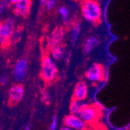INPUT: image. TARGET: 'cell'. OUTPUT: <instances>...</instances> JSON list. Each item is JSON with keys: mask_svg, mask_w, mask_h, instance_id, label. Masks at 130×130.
<instances>
[{"mask_svg": "<svg viewBox=\"0 0 130 130\" xmlns=\"http://www.w3.org/2000/svg\"><path fill=\"white\" fill-rule=\"evenodd\" d=\"M81 10L84 17L92 23H98L101 18V8L94 0H83Z\"/></svg>", "mask_w": 130, "mask_h": 130, "instance_id": "1", "label": "cell"}, {"mask_svg": "<svg viewBox=\"0 0 130 130\" xmlns=\"http://www.w3.org/2000/svg\"><path fill=\"white\" fill-rule=\"evenodd\" d=\"M58 73L56 65L49 54L45 53L42 57L41 76L43 80L48 84L53 82Z\"/></svg>", "mask_w": 130, "mask_h": 130, "instance_id": "2", "label": "cell"}, {"mask_svg": "<svg viewBox=\"0 0 130 130\" xmlns=\"http://www.w3.org/2000/svg\"><path fill=\"white\" fill-rule=\"evenodd\" d=\"M14 30V21L12 19L0 22V45L6 48L11 44V35Z\"/></svg>", "mask_w": 130, "mask_h": 130, "instance_id": "3", "label": "cell"}, {"mask_svg": "<svg viewBox=\"0 0 130 130\" xmlns=\"http://www.w3.org/2000/svg\"><path fill=\"white\" fill-rule=\"evenodd\" d=\"M101 115V109L95 104H86L80 111L79 116L85 123H92L95 122Z\"/></svg>", "mask_w": 130, "mask_h": 130, "instance_id": "4", "label": "cell"}, {"mask_svg": "<svg viewBox=\"0 0 130 130\" xmlns=\"http://www.w3.org/2000/svg\"><path fill=\"white\" fill-rule=\"evenodd\" d=\"M86 78L93 83H98L104 79V69L101 64H93L86 72Z\"/></svg>", "mask_w": 130, "mask_h": 130, "instance_id": "5", "label": "cell"}, {"mask_svg": "<svg viewBox=\"0 0 130 130\" xmlns=\"http://www.w3.org/2000/svg\"><path fill=\"white\" fill-rule=\"evenodd\" d=\"M24 95V87L20 84L12 86L9 90L8 99L10 105H15L20 103Z\"/></svg>", "mask_w": 130, "mask_h": 130, "instance_id": "6", "label": "cell"}, {"mask_svg": "<svg viewBox=\"0 0 130 130\" xmlns=\"http://www.w3.org/2000/svg\"><path fill=\"white\" fill-rule=\"evenodd\" d=\"M65 126H67L73 130H84L86 127V123L81 119L79 115L70 114L65 117L63 120Z\"/></svg>", "mask_w": 130, "mask_h": 130, "instance_id": "7", "label": "cell"}, {"mask_svg": "<svg viewBox=\"0 0 130 130\" xmlns=\"http://www.w3.org/2000/svg\"><path fill=\"white\" fill-rule=\"evenodd\" d=\"M31 0H19V1L15 4L14 13L17 16L27 17L31 8Z\"/></svg>", "mask_w": 130, "mask_h": 130, "instance_id": "8", "label": "cell"}, {"mask_svg": "<svg viewBox=\"0 0 130 130\" xmlns=\"http://www.w3.org/2000/svg\"><path fill=\"white\" fill-rule=\"evenodd\" d=\"M63 38H64V30H63V28L61 27H55L52 30L50 37L48 38V48L51 49L53 48V47L62 44Z\"/></svg>", "mask_w": 130, "mask_h": 130, "instance_id": "9", "label": "cell"}, {"mask_svg": "<svg viewBox=\"0 0 130 130\" xmlns=\"http://www.w3.org/2000/svg\"><path fill=\"white\" fill-rule=\"evenodd\" d=\"M27 71V61L24 58L18 60L14 66L13 75L17 80L20 81L25 78Z\"/></svg>", "mask_w": 130, "mask_h": 130, "instance_id": "10", "label": "cell"}, {"mask_svg": "<svg viewBox=\"0 0 130 130\" xmlns=\"http://www.w3.org/2000/svg\"><path fill=\"white\" fill-rule=\"evenodd\" d=\"M88 95V87L84 81H79L75 86L73 91V99L84 101Z\"/></svg>", "mask_w": 130, "mask_h": 130, "instance_id": "11", "label": "cell"}, {"mask_svg": "<svg viewBox=\"0 0 130 130\" xmlns=\"http://www.w3.org/2000/svg\"><path fill=\"white\" fill-rule=\"evenodd\" d=\"M50 50H51V55H52V58L53 60L59 61L64 57L65 47L62 44L53 47Z\"/></svg>", "mask_w": 130, "mask_h": 130, "instance_id": "12", "label": "cell"}, {"mask_svg": "<svg viewBox=\"0 0 130 130\" xmlns=\"http://www.w3.org/2000/svg\"><path fill=\"white\" fill-rule=\"evenodd\" d=\"M99 43H100V41L97 37L92 36L87 38L84 45V50L85 53H90L93 48H96L99 44Z\"/></svg>", "mask_w": 130, "mask_h": 130, "instance_id": "13", "label": "cell"}, {"mask_svg": "<svg viewBox=\"0 0 130 130\" xmlns=\"http://www.w3.org/2000/svg\"><path fill=\"white\" fill-rule=\"evenodd\" d=\"M84 103L83 102V101L73 99V101L70 103V106H69L70 114L79 115L80 113V111L82 110L83 107H84Z\"/></svg>", "mask_w": 130, "mask_h": 130, "instance_id": "14", "label": "cell"}, {"mask_svg": "<svg viewBox=\"0 0 130 130\" xmlns=\"http://www.w3.org/2000/svg\"><path fill=\"white\" fill-rule=\"evenodd\" d=\"M80 29H81V25L80 23L76 21L74 22L71 27V40L73 44H76L77 42V40L79 38V35L80 33Z\"/></svg>", "mask_w": 130, "mask_h": 130, "instance_id": "15", "label": "cell"}, {"mask_svg": "<svg viewBox=\"0 0 130 130\" xmlns=\"http://www.w3.org/2000/svg\"><path fill=\"white\" fill-rule=\"evenodd\" d=\"M23 33V27H18L17 28H14L13 33L11 35V43H17L20 41Z\"/></svg>", "mask_w": 130, "mask_h": 130, "instance_id": "16", "label": "cell"}, {"mask_svg": "<svg viewBox=\"0 0 130 130\" xmlns=\"http://www.w3.org/2000/svg\"><path fill=\"white\" fill-rule=\"evenodd\" d=\"M58 13L60 14L61 17L64 20V22L66 23H69V11L68 9L66 6H60L58 9Z\"/></svg>", "mask_w": 130, "mask_h": 130, "instance_id": "17", "label": "cell"}, {"mask_svg": "<svg viewBox=\"0 0 130 130\" xmlns=\"http://www.w3.org/2000/svg\"><path fill=\"white\" fill-rule=\"evenodd\" d=\"M41 100L44 103H45L47 104H48L50 103V101H51L50 93H48V91L47 90H43L41 91Z\"/></svg>", "mask_w": 130, "mask_h": 130, "instance_id": "18", "label": "cell"}, {"mask_svg": "<svg viewBox=\"0 0 130 130\" xmlns=\"http://www.w3.org/2000/svg\"><path fill=\"white\" fill-rule=\"evenodd\" d=\"M58 126V118L56 115H54L52 117V119L51 122V125H50V130H56Z\"/></svg>", "mask_w": 130, "mask_h": 130, "instance_id": "19", "label": "cell"}, {"mask_svg": "<svg viewBox=\"0 0 130 130\" xmlns=\"http://www.w3.org/2000/svg\"><path fill=\"white\" fill-rule=\"evenodd\" d=\"M55 5V0H46L45 2V7L47 9L51 10L54 8Z\"/></svg>", "mask_w": 130, "mask_h": 130, "instance_id": "20", "label": "cell"}, {"mask_svg": "<svg viewBox=\"0 0 130 130\" xmlns=\"http://www.w3.org/2000/svg\"><path fill=\"white\" fill-rule=\"evenodd\" d=\"M8 1H3V2H2V3H0V13H2L3 12V10L5 9V8L8 6Z\"/></svg>", "mask_w": 130, "mask_h": 130, "instance_id": "21", "label": "cell"}, {"mask_svg": "<svg viewBox=\"0 0 130 130\" xmlns=\"http://www.w3.org/2000/svg\"><path fill=\"white\" fill-rule=\"evenodd\" d=\"M7 82H8V77L6 76H3L1 77V79H0V83H1V84H3V85L6 84Z\"/></svg>", "mask_w": 130, "mask_h": 130, "instance_id": "22", "label": "cell"}, {"mask_svg": "<svg viewBox=\"0 0 130 130\" xmlns=\"http://www.w3.org/2000/svg\"><path fill=\"white\" fill-rule=\"evenodd\" d=\"M45 2H46V0H40L41 6H45Z\"/></svg>", "mask_w": 130, "mask_h": 130, "instance_id": "23", "label": "cell"}, {"mask_svg": "<svg viewBox=\"0 0 130 130\" xmlns=\"http://www.w3.org/2000/svg\"><path fill=\"white\" fill-rule=\"evenodd\" d=\"M59 130H73L72 128H69V127H67V126H63L62 128H61Z\"/></svg>", "mask_w": 130, "mask_h": 130, "instance_id": "24", "label": "cell"}, {"mask_svg": "<svg viewBox=\"0 0 130 130\" xmlns=\"http://www.w3.org/2000/svg\"><path fill=\"white\" fill-rule=\"evenodd\" d=\"M19 0H9V3H12V4H16Z\"/></svg>", "mask_w": 130, "mask_h": 130, "instance_id": "25", "label": "cell"}, {"mask_svg": "<svg viewBox=\"0 0 130 130\" xmlns=\"http://www.w3.org/2000/svg\"><path fill=\"white\" fill-rule=\"evenodd\" d=\"M24 130H30V125H27L25 127Z\"/></svg>", "mask_w": 130, "mask_h": 130, "instance_id": "26", "label": "cell"}, {"mask_svg": "<svg viewBox=\"0 0 130 130\" xmlns=\"http://www.w3.org/2000/svg\"><path fill=\"white\" fill-rule=\"evenodd\" d=\"M122 130H130L129 128H124V129H122Z\"/></svg>", "mask_w": 130, "mask_h": 130, "instance_id": "27", "label": "cell"}]
</instances>
